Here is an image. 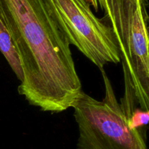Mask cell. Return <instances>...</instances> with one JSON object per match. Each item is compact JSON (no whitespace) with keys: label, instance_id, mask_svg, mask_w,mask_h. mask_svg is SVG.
Wrapping results in <instances>:
<instances>
[{"label":"cell","instance_id":"3957f363","mask_svg":"<svg viewBox=\"0 0 149 149\" xmlns=\"http://www.w3.org/2000/svg\"><path fill=\"white\" fill-rule=\"evenodd\" d=\"M60 30L100 71L119 63L121 55L111 27L98 18L87 0H44Z\"/></svg>","mask_w":149,"mask_h":149},{"label":"cell","instance_id":"6da1fadb","mask_svg":"<svg viewBox=\"0 0 149 149\" xmlns=\"http://www.w3.org/2000/svg\"><path fill=\"white\" fill-rule=\"evenodd\" d=\"M0 20L19 55L18 93L41 111L61 113L82 93L70 45L44 0H0Z\"/></svg>","mask_w":149,"mask_h":149},{"label":"cell","instance_id":"7a4b0ae2","mask_svg":"<svg viewBox=\"0 0 149 149\" xmlns=\"http://www.w3.org/2000/svg\"><path fill=\"white\" fill-rule=\"evenodd\" d=\"M103 100L82 91L72 106L79 138L77 149H148L143 130L130 125L104 69Z\"/></svg>","mask_w":149,"mask_h":149},{"label":"cell","instance_id":"8992f818","mask_svg":"<svg viewBox=\"0 0 149 149\" xmlns=\"http://www.w3.org/2000/svg\"><path fill=\"white\" fill-rule=\"evenodd\" d=\"M0 52L4 55L11 69L21 83L23 80V72L19 55L16 51L11 36L0 20Z\"/></svg>","mask_w":149,"mask_h":149},{"label":"cell","instance_id":"277c9868","mask_svg":"<svg viewBox=\"0 0 149 149\" xmlns=\"http://www.w3.org/2000/svg\"><path fill=\"white\" fill-rule=\"evenodd\" d=\"M147 6L138 4L130 33L129 65L121 104L149 111V40Z\"/></svg>","mask_w":149,"mask_h":149},{"label":"cell","instance_id":"5b68a950","mask_svg":"<svg viewBox=\"0 0 149 149\" xmlns=\"http://www.w3.org/2000/svg\"><path fill=\"white\" fill-rule=\"evenodd\" d=\"M139 2L148 7V0H100L99 4V8L104 11L105 17L114 33L120 52L124 77H127L130 33Z\"/></svg>","mask_w":149,"mask_h":149},{"label":"cell","instance_id":"ba28073f","mask_svg":"<svg viewBox=\"0 0 149 149\" xmlns=\"http://www.w3.org/2000/svg\"><path fill=\"white\" fill-rule=\"evenodd\" d=\"M90 6L94 8V10L96 12L98 11L99 10V4H100V0H87Z\"/></svg>","mask_w":149,"mask_h":149},{"label":"cell","instance_id":"52a82bcc","mask_svg":"<svg viewBox=\"0 0 149 149\" xmlns=\"http://www.w3.org/2000/svg\"><path fill=\"white\" fill-rule=\"evenodd\" d=\"M149 119V111H144L136 108L132 116L130 118V125L132 128L141 130L148 125Z\"/></svg>","mask_w":149,"mask_h":149}]
</instances>
